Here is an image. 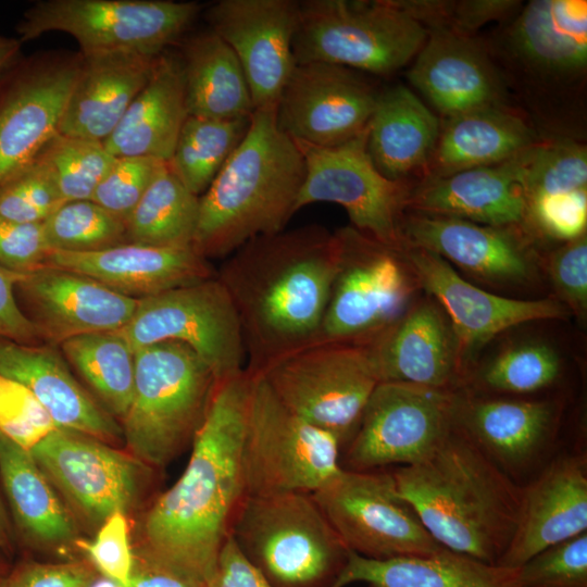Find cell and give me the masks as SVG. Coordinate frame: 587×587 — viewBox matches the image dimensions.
Returning a JSON list of instances; mask_svg holds the SVG:
<instances>
[{
  "label": "cell",
  "instance_id": "10",
  "mask_svg": "<svg viewBox=\"0 0 587 587\" xmlns=\"http://www.w3.org/2000/svg\"><path fill=\"white\" fill-rule=\"evenodd\" d=\"M340 451L332 434L289 410L261 374L251 373L243 439L247 496L314 494L342 471Z\"/></svg>",
  "mask_w": 587,
  "mask_h": 587
},
{
  "label": "cell",
  "instance_id": "29",
  "mask_svg": "<svg viewBox=\"0 0 587 587\" xmlns=\"http://www.w3.org/2000/svg\"><path fill=\"white\" fill-rule=\"evenodd\" d=\"M408 79L448 118L502 105L504 89L496 66L471 36L428 30Z\"/></svg>",
  "mask_w": 587,
  "mask_h": 587
},
{
  "label": "cell",
  "instance_id": "21",
  "mask_svg": "<svg viewBox=\"0 0 587 587\" xmlns=\"http://www.w3.org/2000/svg\"><path fill=\"white\" fill-rule=\"evenodd\" d=\"M207 20L234 51L247 78L254 110L276 107L296 63L292 40L298 20L295 0H221Z\"/></svg>",
  "mask_w": 587,
  "mask_h": 587
},
{
  "label": "cell",
  "instance_id": "35",
  "mask_svg": "<svg viewBox=\"0 0 587 587\" xmlns=\"http://www.w3.org/2000/svg\"><path fill=\"white\" fill-rule=\"evenodd\" d=\"M516 567L490 564L446 548L420 555L375 560L349 552L332 587H516Z\"/></svg>",
  "mask_w": 587,
  "mask_h": 587
},
{
  "label": "cell",
  "instance_id": "43",
  "mask_svg": "<svg viewBox=\"0 0 587 587\" xmlns=\"http://www.w3.org/2000/svg\"><path fill=\"white\" fill-rule=\"evenodd\" d=\"M65 202L90 200L116 158L102 142L58 134L40 152Z\"/></svg>",
  "mask_w": 587,
  "mask_h": 587
},
{
  "label": "cell",
  "instance_id": "13",
  "mask_svg": "<svg viewBox=\"0 0 587 587\" xmlns=\"http://www.w3.org/2000/svg\"><path fill=\"white\" fill-rule=\"evenodd\" d=\"M400 233L402 246L438 254L485 289L532 294L548 284L546 254L525 226H491L407 210Z\"/></svg>",
  "mask_w": 587,
  "mask_h": 587
},
{
  "label": "cell",
  "instance_id": "12",
  "mask_svg": "<svg viewBox=\"0 0 587 587\" xmlns=\"http://www.w3.org/2000/svg\"><path fill=\"white\" fill-rule=\"evenodd\" d=\"M566 408L563 392L503 397L460 389L452 396L451 425L523 486L563 449Z\"/></svg>",
  "mask_w": 587,
  "mask_h": 587
},
{
  "label": "cell",
  "instance_id": "57",
  "mask_svg": "<svg viewBox=\"0 0 587 587\" xmlns=\"http://www.w3.org/2000/svg\"><path fill=\"white\" fill-rule=\"evenodd\" d=\"M126 587H205V583L134 550L133 571Z\"/></svg>",
  "mask_w": 587,
  "mask_h": 587
},
{
  "label": "cell",
  "instance_id": "32",
  "mask_svg": "<svg viewBox=\"0 0 587 587\" xmlns=\"http://www.w3.org/2000/svg\"><path fill=\"white\" fill-rule=\"evenodd\" d=\"M0 484L14 536L39 550L76 549L80 536L73 513L32 453L1 434Z\"/></svg>",
  "mask_w": 587,
  "mask_h": 587
},
{
  "label": "cell",
  "instance_id": "15",
  "mask_svg": "<svg viewBox=\"0 0 587 587\" xmlns=\"http://www.w3.org/2000/svg\"><path fill=\"white\" fill-rule=\"evenodd\" d=\"M350 551L386 560L438 552L413 507L388 470L342 471L312 494Z\"/></svg>",
  "mask_w": 587,
  "mask_h": 587
},
{
  "label": "cell",
  "instance_id": "45",
  "mask_svg": "<svg viewBox=\"0 0 587 587\" xmlns=\"http://www.w3.org/2000/svg\"><path fill=\"white\" fill-rule=\"evenodd\" d=\"M65 201L41 154L0 185V218L43 223Z\"/></svg>",
  "mask_w": 587,
  "mask_h": 587
},
{
  "label": "cell",
  "instance_id": "46",
  "mask_svg": "<svg viewBox=\"0 0 587 587\" xmlns=\"http://www.w3.org/2000/svg\"><path fill=\"white\" fill-rule=\"evenodd\" d=\"M397 2L427 32L444 30L465 36H471L488 22L510 17L521 3L512 0H397Z\"/></svg>",
  "mask_w": 587,
  "mask_h": 587
},
{
  "label": "cell",
  "instance_id": "38",
  "mask_svg": "<svg viewBox=\"0 0 587 587\" xmlns=\"http://www.w3.org/2000/svg\"><path fill=\"white\" fill-rule=\"evenodd\" d=\"M557 346L540 337H525L501 345L475 361L463 389L503 397H539L557 391L565 374Z\"/></svg>",
  "mask_w": 587,
  "mask_h": 587
},
{
  "label": "cell",
  "instance_id": "55",
  "mask_svg": "<svg viewBox=\"0 0 587 587\" xmlns=\"http://www.w3.org/2000/svg\"><path fill=\"white\" fill-rule=\"evenodd\" d=\"M23 274L0 265V337L21 344H36L40 339L39 333L15 296V285Z\"/></svg>",
  "mask_w": 587,
  "mask_h": 587
},
{
  "label": "cell",
  "instance_id": "28",
  "mask_svg": "<svg viewBox=\"0 0 587 587\" xmlns=\"http://www.w3.org/2000/svg\"><path fill=\"white\" fill-rule=\"evenodd\" d=\"M45 265L89 276L138 300L216 275L209 260L193 248L135 242L86 252L51 250Z\"/></svg>",
  "mask_w": 587,
  "mask_h": 587
},
{
  "label": "cell",
  "instance_id": "25",
  "mask_svg": "<svg viewBox=\"0 0 587 587\" xmlns=\"http://www.w3.org/2000/svg\"><path fill=\"white\" fill-rule=\"evenodd\" d=\"M509 59L541 83L566 85L583 79L587 68V2L534 0L504 32Z\"/></svg>",
  "mask_w": 587,
  "mask_h": 587
},
{
  "label": "cell",
  "instance_id": "52",
  "mask_svg": "<svg viewBox=\"0 0 587 587\" xmlns=\"http://www.w3.org/2000/svg\"><path fill=\"white\" fill-rule=\"evenodd\" d=\"M75 548L98 573L125 587L128 585L134 565V549L125 513L110 515L99 526L93 539L80 537Z\"/></svg>",
  "mask_w": 587,
  "mask_h": 587
},
{
  "label": "cell",
  "instance_id": "23",
  "mask_svg": "<svg viewBox=\"0 0 587 587\" xmlns=\"http://www.w3.org/2000/svg\"><path fill=\"white\" fill-rule=\"evenodd\" d=\"M371 348L380 383L445 391L465 386L467 370L452 324L439 303L424 291Z\"/></svg>",
  "mask_w": 587,
  "mask_h": 587
},
{
  "label": "cell",
  "instance_id": "7",
  "mask_svg": "<svg viewBox=\"0 0 587 587\" xmlns=\"http://www.w3.org/2000/svg\"><path fill=\"white\" fill-rule=\"evenodd\" d=\"M427 30L397 0H303L292 40L296 64L325 62L390 75L420 51Z\"/></svg>",
  "mask_w": 587,
  "mask_h": 587
},
{
  "label": "cell",
  "instance_id": "59",
  "mask_svg": "<svg viewBox=\"0 0 587 587\" xmlns=\"http://www.w3.org/2000/svg\"><path fill=\"white\" fill-rule=\"evenodd\" d=\"M20 47L18 39L0 36V74L13 61Z\"/></svg>",
  "mask_w": 587,
  "mask_h": 587
},
{
  "label": "cell",
  "instance_id": "9",
  "mask_svg": "<svg viewBox=\"0 0 587 587\" xmlns=\"http://www.w3.org/2000/svg\"><path fill=\"white\" fill-rule=\"evenodd\" d=\"M254 373L289 410L332 434L341 450L380 383L371 345L348 342H313Z\"/></svg>",
  "mask_w": 587,
  "mask_h": 587
},
{
  "label": "cell",
  "instance_id": "49",
  "mask_svg": "<svg viewBox=\"0 0 587 587\" xmlns=\"http://www.w3.org/2000/svg\"><path fill=\"white\" fill-rule=\"evenodd\" d=\"M587 189L526 200V227L537 238L562 242L586 234Z\"/></svg>",
  "mask_w": 587,
  "mask_h": 587
},
{
  "label": "cell",
  "instance_id": "5",
  "mask_svg": "<svg viewBox=\"0 0 587 587\" xmlns=\"http://www.w3.org/2000/svg\"><path fill=\"white\" fill-rule=\"evenodd\" d=\"M218 380L189 347L162 341L135 350L130 405L122 422L130 454L152 469L192 442Z\"/></svg>",
  "mask_w": 587,
  "mask_h": 587
},
{
  "label": "cell",
  "instance_id": "4",
  "mask_svg": "<svg viewBox=\"0 0 587 587\" xmlns=\"http://www.w3.org/2000/svg\"><path fill=\"white\" fill-rule=\"evenodd\" d=\"M304 176L303 154L279 129L276 107L255 109L242 141L200 196L192 248L208 260L226 258L253 238L284 230Z\"/></svg>",
  "mask_w": 587,
  "mask_h": 587
},
{
  "label": "cell",
  "instance_id": "30",
  "mask_svg": "<svg viewBox=\"0 0 587 587\" xmlns=\"http://www.w3.org/2000/svg\"><path fill=\"white\" fill-rule=\"evenodd\" d=\"M0 374L28 388L60 428L112 446L123 440L120 422L79 384L53 346L0 337Z\"/></svg>",
  "mask_w": 587,
  "mask_h": 587
},
{
  "label": "cell",
  "instance_id": "34",
  "mask_svg": "<svg viewBox=\"0 0 587 587\" xmlns=\"http://www.w3.org/2000/svg\"><path fill=\"white\" fill-rule=\"evenodd\" d=\"M538 142L529 125L503 105L459 114L440 126L424 178L498 164Z\"/></svg>",
  "mask_w": 587,
  "mask_h": 587
},
{
  "label": "cell",
  "instance_id": "14",
  "mask_svg": "<svg viewBox=\"0 0 587 587\" xmlns=\"http://www.w3.org/2000/svg\"><path fill=\"white\" fill-rule=\"evenodd\" d=\"M117 332L133 348L162 341L189 347L218 382L246 369L247 353L235 305L216 275L138 300Z\"/></svg>",
  "mask_w": 587,
  "mask_h": 587
},
{
  "label": "cell",
  "instance_id": "17",
  "mask_svg": "<svg viewBox=\"0 0 587 587\" xmlns=\"http://www.w3.org/2000/svg\"><path fill=\"white\" fill-rule=\"evenodd\" d=\"M29 452L68 509L98 528L110 515L126 514L139 503L154 470L129 452L64 428Z\"/></svg>",
  "mask_w": 587,
  "mask_h": 587
},
{
  "label": "cell",
  "instance_id": "11",
  "mask_svg": "<svg viewBox=\"0 0 587 587\" xmlns=\"http://www.w3.org/2000/svg\"><path fill=\"white\" fill-rule=\"evenodd\" d=\"M200 10L197 2L171 0H46L24 13L17 34L23 42L63 32L76 39L82 54L129 51L158 57Z\"/></svg>",
  "mask_w": 587,
  "mask_h": 587
},
{
  "label": "cell",
  "instance_id": "44",
  "mask_svg": "<svg viewBox=\"0 0 587 587\" xmlns=\"http://www.w3.org/2000/svg\"><path fill=\"white\" fill-rule=\"evenodd\" d=\"M526 200L536 196L587 189L586 146L571 139L530 148L524 177Z\"/></svg>",
  "mask_w": 587,
  "mask_h": 587
},
{
  "label": "cell",
  "instance_id": "36",
  "mask_svg": "<svg viewBox=\"0 0 587 587\" xmlns=\"http://www.w3.org/2000/svg\"><path fill=\"white\" fill-rule=\"evenodd\" d=\"M440 132L436 115L404 85L380 91L367 128V152L387 178L424 170Z\"/></svg>",
  "mask_w": 587,
  "mask_h": 587
},
{
  "label": "cell",
  "instance_id": "58",
  "mask_svg": "<svg viewBox=\"0 0 587 587\" xmlns=\"http://www.w3.org/2000/svg\"><path fill=\"white\" fill-rule=\"evenodd\" d=\"M14 532L5 504L4 496L0 484V552L11 553L14 546Z\"/></svg>",
  "mask_w": 587,
  "mask_h": 587
},
{
  "label": "cell",
  "instance_id": "31",
  "mask_svg": "<svg viewBox=\"0 0 587 587\" xmlns=\"http://www.w3.org/2000/svg\"><path fill=\"white\" fill-rule=\"evenodd\" d=\"M158 57L129 51L83 53L59 134L103 142L147 84Z\"/></svg>",
  "mask_w": 587,
  "mask_h": 587
},
{
  "label": "cell",
  "instance_id": "47",
  "mask_svg": "<svg viewBox=\"0 0 587 587\" xmlns=\"http://www.w3.org/2000/svg\"><path fill=\"white\" fill-rule=\"evenodd\" d=\"M516 587H587V532L552 545L516 567Z\"/></svg>",
  "mask_w": 587,
  "mask_h": 587
},
{
  "label": "cell",
  "instance_id": "8",
  "mask_svg": "<svg viewBox=\"0 0 587 587\" xmlns=\"http://www.w3.org/2000/svg\"><path fill=\"white\" fill-rule=\"evenodd\" d=\"M338 259L315 342L372 345L423 294L402 248L345 226L334 232Z\"/></svg>",
  "mask_w": 587,
  "mask_h": 587
},
{
  "label": "cell",
  "instance_id": "42",
  "mask_svg": "<svg viewBox=\"0 0 587 587\" xmlns=\"http://www.w3.org/2000/svg\"><path fill=\"white\" fill-rule=\"evenodd\" d=\"M43 229L51 250L86 252L128 242L125 221L92 200L65 202Z\"/></svg>",
  "mask_w": 587,
  "mask_h": 587
},
{
  "label": "cell",
  "instance_id": "1",
  "mask_svg": "<svg viewBox=\"0 0 587 587\" xmlns=\"http://www.w3.org/2000/svg\"><path fill=\"white\" fill-rule=\"evenodd\" d=\"M251 373L218 382L177 482L142 516L135 551L207 583L247 496L243 439Z\"/></svg>",
  "mask_w": 587,
  "mask_h": 587
},
{
  "label": "cell",
  "instance_id": "33",
  "mask_svg": "<svg viewBox=\"0 0 587 587\" xmlns=\"http://www.w3.org/2000/svg\"><path fill=\"white\" fill-rule=\"evenodd\" d=\"M187 116L182 59L164 51L155 59L147 84L102 143L115 158L150 157L168 162Z\"/></svg>",
  "mask_w": 587,
  "mask_h": 587
},
{
  "label": "cell",
  "instance_id": "53",
  "mask_svg": "<svg viewBox=\"0 0 587 587\" xmlns=\"http://www.w3.org/2000/svg\"><path fill=\"white\" fill-rule=\"evenodd\" d=\"M51 251L43 223H18L0 218V265L27 273L45 265Z\"/></svg>",
  "mask_w": 587,
  "mask_h": 587
},
{
  "label": "cell",
  "instance_id": "2",
  "mask_svg": "<svg viewBox=\"0 0 587 587\" xmlns=\"http://www.w3.org/2000/svg\"><path fill=\"white\" fill-rule=\"evenodd\" d=\"M337 259L334 232L319 224L253 238L226 257L216 277L238 314L249 372L317 340Z\"/></svg>",
  "mask_w": 587,
  "mask_h": 587
},
{
  "label": "cell",
  "instance_id": "24",
  "mask_svg": "<svg viewBox=\"0 0 587 587\" xmlns=\"http://www.w3.org/2000/svg\"><path fill=\"white\" fill-rule=\"evenodd\" d=\"M587 532V452L562 449L522 486L514 536L497 562L517 567L539 551Z\"/></svg>",
  "mask_w": 587,
  "mask_h": 587
},
{
  "label": "cell",
  "instance_id": "6",
  "mask_svg": "<svg viewBox=\"0 0 587 587\" xmlns=\"http://www.w3.org/2000/svg\"><path fill=\"white\" fill-rule=\"evenodd\" d=\"M229 536L273 587H332L350 552L304 492L246 496Z\"/></svg>",
  "mask_w": 587,
  "mask_h": 587
},
{
  "label": "cell",
  "instance_id": "19",
  "mask_svg": "<svg viewBox=\"0 0 587 587\" xmlns=\"http://www.w3.org/2000/svg\"><path fill=\"white\" fill-rule=\"evenodd\" d=\"M401 248L422 290L449 317L467 374L478 351L498 335L526 323L566 320L572 315L553 296L523 299L496 294L467 280L434 252L411 246Z\"/></svg>",
  "mask_w": 587,
  "mask_h": 587
},
{
  "label": "cell",
  "instance_id": "22",
  "mask_svg": "<svg viewBox=\"0 0 587 587\" xmlns=\"http://www.w3.org/2000/svg\"><path fill=\"white\" fill-rule=\"evenodd\" d=\"M21 309L50 345L86 334L114 332L133 317L138 299L67 270L41 266L15 285Z\"/></svg>",
  "mask_w": 587,
  "mask_h": 587
},
{
  "label": "cell",
  "instance_id": "41",
  "mask_svg": "<svg viewBox=\"0 0 587 587\" xmlns=\"http://www.w3.org/2000/svg\"><path fill=\"white\" fill-rule=\"evenodd\" d=\"M250 117L188 115L167 162L170 170L192 193L202 196L242 141Z\"/></svg>",
  "mask_w": 587,
  "mask_h": 587
},
{
  "label": "cell",
  "instance_id": "54",
  "mask_svg": "<svg viewBox=\"0 0 587 587\" xmlns=\"http://www.w3.org/2000/svg\"><path fill=\"white\" fill-rule=\"evenodd\" d=\"M95 572L87 561H24L0 577V587H88Z\"/></svg>",
  "mask_w": 587,
  "mask_h": 587
},
{
  "label": "cell",
  "instance_id": "40",
  "mask_svg": "<svg viewBox=\"0 0 587 587\" xmlns=\"http://www.w3.org/2000/svg\"><path fill=\"white\" fill-rule=\"evenodd\" d=\"M60 348L101 407L121 423L130 405L135 380V351L128 342L114 330L76 336Z\"/></svg>",
  "mask_w": 587,
  "mask_h": 587
},
{
  "label": "cell",
  "instance_id": "3",
  "mask_svg": "<svg viewBox=\"0 0 587 587\" xmlns=\"http://www.w3.org/2000/svg\"><path fill=\"white\" fill-rule=\"evenodd\" d=\"M399 494L444 548L497 564L519 521L522 486L452 427L423 459L391 470Z\"/></svg>",
  "mask_w": 587,
  "mask_h": 587
},
{
  "label": "cell",
  "instance_id": "27",
  "mask_svg": "<svg viewBox=\"0 0 587 587\" xmlns=\"http://www.w3.org/2000/svg\"><path fill=\"white\" fill-rule=\"evenodd\" d=\"M79 59L32 67L0 99V185L59 134Z\"/></svg>",
  "mask_w": 587,
  "mask_h": 587
},
{
  "label": "cell",
  "instance_id": "37",
  "mask_svg": "<svg viewBox=\"0 0 587 587\" xmlns=\"http://www.w3.org/2000/svg\"><path fill=\"white\" fill-rule=\"evenodd\" d=\"M188 115L250 117L254 105L243 70L230 47L211 29L190 37L179 54Z\"/></svg>",
  "mask_w": 587,
  "mask_h": 587
},
{
  "label": "cell",
  "instance_id": "48",
  "mask_svg": "<svg viewBox=\"0 0 587 587\" xmlns=\"http://www.w3.org/2000/svg\"><path fill=\"white\" fill-rule=\"evenodd\" d=\"M60 428L48 411L21 383L0 374V434L24 450Z\"/></svg>",
  "mask_w": 587,
  "mask_h": 587
},
{
  "label": "cell",
  "instance_id": "18",
  "mask_svg": "<svg viewBox=\"0 0 587 587\" xmlns=\"http://www.w3.org/2000/svg\"><path fill=\"white\" fill-rule=\"evenodd\" d=\"M453 392L404 383H379L344 450L342 469L382 470L410 465L426 457L451 428Z\"/></svg>",
  "mask_w": 587,
  "mask_h": 587
},
{
  "label": "cell",
  "instance_id": "39",
  "mask_svg": "<svg viewBox=\"0 0 587 587\" xmlns=\"http://www.w3.org/2000/svg\"><path fill=\"white\" fill-rule=\"evenodd\" d=\"M200 197L170 170L158 172L128 215L127 241L164 248H192Z\"/></svg>",
  "mask_w": 587,
  "mask_h": 587
},
{
  "label": "cell",
  "instance_id": "61",
  "mask_svg": "<svg viewBox=\"0 0 587 587\" xmlns=\"http://www.w3.org/2000/svg\"><path fill=\"white\" fill-rule=\"evenodd\" d=\"M5 573L7 571L4 570L2 553L0 552V577L3 576Z\"/></svg>",
  "mask_w": 587,
  "mask_h": 587
},
{
  "label": "cell",
  "instance_id": "20",
  "mask_svg": "<svg viewBox=\"0 0 587 587\" xmlns=\"http://www.w3.org/2000/svg\"><path fill=\"white\" fill-rule=\"evenodd\" d=\"M379 92L355 70L325 62L296 64L276 104V122L296 141L337 146L369 127Z\"/></svg>",
  "mask_w": 587,
  "mask_h": 587
},
{
  "label": "cell",
  "instance_id": "56",
  "mask_svg": "<svg viewBox=\"0 0 587 587\" xmlns=\"http://www.w3.org/2000/svg\"><path fill=\"white\" fill-rule=\"evenodd\" d=\"M205 587H273L229 536L223 545Z\"/></svg>",
  "mask_w": 587,
  "mask_h": 587
},
{
  "label": "cell",
  "instance_id": "60",
  "mask_svg": "<svg viewBox=\"0 0 587 587\" xmlns=\"http://www.w3.org/2000/svg\"><path fill=\"white\" fill-rule=\"evenodd\" d=\"M88 587H125V586L121 585L120 583L96 571Z\"/></svg>",
  "mask_w": 587,
  "mask_h": 587
},
{
  "label": "cell",
  "instance_id": "51",
  "mask_svg": "<svg viewBox=\"0 0 587 587\" xmlns=\"http://www.w3.org/2000/svg\"><path fill=\"white\" fill-rule=\"evenodd\" d=\"M553 297L579 320L587 316V234L563 242L545 257Z\"/></svg>",
  "mask_w": 587,
  "mask_h": 587
},
{
  "label": "cell",
  "instance_id": "16",
  "mask_svg": "<svg viewBox=\"0 0 587 587\" xmlns=\"http://www.w3.org/2000/svg\"><path fill=\"white\" fill-rule=\"evenodd\" d=\"M369 128V127H367ZM367 128L333 147L296 141L305 176L296 211L316 202L342 207L353 228L391 247L401 248V220L412 185L385 177L367 152Z\"/></svg>",
  "mask_w": 587,
  "mask_h": 587
},
{
  "label": "cell",
  "instance_id": "50",
  "mask_svg": "<svg viewBox=\"0 0 587 587\" xmlns=\"http://www.w3.org/2000/svg\"><path fill=\"white\" fill-rule=\"evenodd\" d=\"M166 163L150 157L116 158L90 200L126 222L158 172Z\"/></svg>",
  "mask_w": 587,
  "mask_h": 587
},
{
  "label": "cell",
  "instance_id": "26",
  "mask_svg": "<svg viewBox=\"0 0 587 587\" xmlns=\"http://www.w3.org/2000/svg\"><path fill=\"white\" fill-rule=\"evenodd\" d=\"M529 150L498 164L425 177L412 186L407 210L484 225L526 227L524 177Z\"/></svg>",
  "mask_w": 587,
  "mask_h": 587
}]
</instances>
